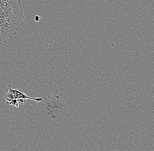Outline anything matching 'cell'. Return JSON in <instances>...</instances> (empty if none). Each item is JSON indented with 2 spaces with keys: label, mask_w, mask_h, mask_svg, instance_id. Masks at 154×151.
<instances>
[{
  "label": "cell",
  "mask_w": 154,
  "mask_h": 151,
  "mask_svg": "<svg viewBox=\"0 0 154 151\" xmlns=\"http://www.w3.org/2000/svg\"><path fill=\"white\" fill-rule=\"evenodd\" d=\"M38 103V108L41 113L51 120L60 118L66 107V103L58 97L52 96H48Z\"/></svg>",
  "instance_id": "1"
},
{
  "label": "cell",
  "mask_w": 154,
  "mask_h": 151,
  "mask_svg": "<svg viewBox=\"0 0 154 151\" xmlns=\"http://www.w3.org/2000/svg\"><path fill=\"white\" fill-rule=\"evenodd\" d=\"M5 97L6 101L12 99H24L34 100L38 102L41 101L43 99L42 98H33L28 97L26 94L23 93L21 89L18 90L16 89H12L11 85H8V86L7 90L5 95Z\"/></svg>",
  "instance_id": "2"
},
{
  "label": "cell",
  "mask_w": 154,
  "mask_h": 151,
  "mask_svg": "<svg viewBox=\"0 0 154 151\" xmlns=\"http://www.w3.org/2000/svg\"><path fill=\"white\" fill-rule=\"evenodd\" d=\"M7 104H9L10 105L14 107H19V104L18 102L17 99H12L7 101Z\"/></svg>",
  "instance_id": "3"
},
{
  "label": "cell",
  "mask_w": 154,
  "mask_h": 151,
  "mask_svg": "<svg viewBox=\"0 0 154 151\" xmlns=\"http://www.w3.org/2000/svg\"><path fill=\"white\" fill-rule=\"evenodd\" d=\"M41 16L35 15V22H39V20H40V19H41Z\"/></svg>",
  "instance_id": "4"
}]
</instances>
